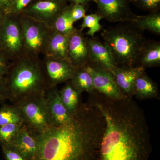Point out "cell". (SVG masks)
<instances>
[{
	"label": "cell",
	"instance_id": "6da1fadb",
	"mask_svg": "<svg viewBox=\"0 0 160 160\" xmlns=\"http://www.w3.org/2000/svg\"><path fill=\"white\" fill-rule=\"evenodd\" d=\"M89 94L106 122L96 160H149V128L143 110L132 97L111 98L95 90Z\"/></svg>",
	"mask_w": 160,
	"mask_h": 160
},
{
	"label": "cell",
	"instance_id": "7a4b0ae2",
	"mask_svg": "<svg viewBox=\"0 0 160 160\" xmlns=\"http://www.w3.org/2000/svg\"><path fill=\"white\" fill-rule=\"evenodd\" d=\"M106 122L91 101L80 103L69 122L36 132L33 160H96Z\"/></svg>",
	"mask_w": 160,
	"mask_h": 160
},
{
	"label": "cell",
	"instance_id": "3957f363",
	"mask_svg": "<svg viewBox=\"0 0 160 160\" xmlns=\"http://www.w3.org/2000/svg\"><path fill=\"white\" fill-rule=\"evenodd\" d=\"M8 100L14 102L49 88L42 60L22 55L12 60L5 75Z\"/></svg>",
	"mask_w": 160,
	"mask_h": 160
},
{
	"label": "cell",
	"instance_id": "277c9868",
	"mask_svg": "<svg viewBox=\"0 0 160 160\" xmlns=\"http://www.w3.org/2000/svg\"><path fill=\"white\" fill-rule=\"evenodd\" d=\"M101 36L111 50L117 66H136L147 40L143 32L133 23L123 22L110 26L103 30Z\"/></svg>",
	"mask_w": 160,
	"mask_h": 160
},
{
	"label": "cell",
	"instance_id": "5b68a950",
	"mask_svg": "<svg viewBox=\"0 0 160 160\" xmlns=\"http://www.w3.org/2000/svg\"><path fill=\"white\" fill-rule=\"evenodd\" d=\"M13 103L22 112L25 123L36 132H41L52 126L45 93L29 96Z\"/></svg>",
	"mask_w": 160,
	"mask_h": 160
},
{
	"label": "cell",
	"instance_id": "8992f818",
	"mask_svg": "<svg viewBox=\"0 0 160 160\" xmlns=\"http://www.w3.org/2000/svg\"><path fill=\"white\" fill-rule=\"evenodd\" d=\"M23 32L22 55L40 58L44 54L52 29L44 23L22 14Z\"/></svg>",
	"mask_w": 160,
	"mask_h": 160
},
{
	"label": "cell",
	"instance_id": "52a82bcc",
	"mask_svg": "<svg viewBox=\"0 0 160 160\" xmlns=\"http://www.w3.org/2000/svg\"><path fill=\"white\" fill-rule=\"evenodd\" d=\"M22 14H6L0 27V41L3 50L12 61L22 55Z\"/></svg>",
	"mask_w": 160,
	"mask_h": 160
},
{
	"label": "cell",
	"instance_id": "ba28073f",
	"mask_svg": "<svg viewBox=\"0 0 160 160\" xmlns=\"http://www.w3.org/2000/svg\"><path fill=\"white\" fill-rule=\"evenodd\" d=\"M67 0H36L22 14L52 28L57 18L68 6Z\"/></svg>",
	"mask_w": 160,
	"mask_h": 160
},
{
	"label": "cell",
	"instance_id": "9c48e42d",
	"mask_svg": "<svg viewBox=\"0 0 160 160\" xmlns=\"http://www.w3.org/2000/svg\"><path fill=\"white\" fill-rule=\"evenodd\" d=\"M97 13L111 23L134 22L137 15L132 12L130 0H94Z\"/></svg>",
	"mask_w": 160,
	"mask_h": 160
},
{
	"label": "cell",
	"instance_id": "30bf717a",
	"mask_svg": "<svg viewBox=\"0 0 160 160\" xmlns=\"http://www.w3.org/2000/svg\"><path fill=\"white\" fill-rule=\"evenodd\" d=\"M84 67L91 75L95 90L111 98L120 99L125 96L111 72L90 63Z\"/></svg>",
	"mask_w": 160,
	"mask_h": 160
},
{
	"label": "cell",
	"instance_id": "8fae6325",
	"mask_svg": "<svg viewBox=\"0 0 160 160\" xmlns=\"http://www.w3.org/2000/svg\"><path fill=\"white\" fill-rule=\"evenodd\" d=\"M42 61L49 87L69 82L76 69L67 60L44 57Z\"/></svg>",
	"mask_w": 160,
	"mask_h": 160
},
{
	"label": "cell",
	"instance_id": "7c38bea8",
	"mask_svg": "<svg viewBox=\"0 0 160 160\" xmlns=\"http://www.w3.org/2000/svg\"><path fill=\"white\" fill-rule=\"evenodd\" d=\"M67 60L75 68H82L89 63V50L87 37L77 29L69 37Z\"/></svg>",
	"mask_w": 160,
	"mask_h": 160
},
{
	"label": "cell",
	"instance_id": "4fadbf2b",
	"mask_svg": "<svg viewBox=\"0 0 160 160\" xmlns=\"http://www.w3.org/2000/svg\"><path fill=\"white\" fill-rule=\"evenodd\" d=\"M89 50V63L102 67L113 73L116 68L113 56L106 42L98 38L87 37Z\"/></svg>",
	"mask_w": 160,
	"mask_h": 160
},
{
	"label": "cell",
	"instance_id": "5bb4252c",
	"mask_svg": "<svg viewBox=\"0 0 160 160\" xmlns=\"http://www.w3.org/2000/svg\"><path fill=\"white\" fill-rule=\"evenodd\" d=\"M45 98L52 126H61L70 122L72 115L63 104L57 86L49 87L45 93Z\"/></svg>",
	"mask_w": 160,
	"mask_h": 160
},
{
	"label": "cell",
	"instance_id": "9a60e30c",
	"mask_svg": "<svg viewBox=\"0 0 160 160\" xmlns=\"http://www.w3.org/2000/svg\"><path fill=\"white\" fill-rule=\"evenodd\" d=\"M145 72V68L142 66H117L112 74L123 94L132 97L134 95L136 80Z\"/></svg>",
	"mask_w": 160,
	"mask_h": 160
},
{
	"label": "cell",
	"instance_id": "2e32d148",
	"mask_svg": "<svg viewBox=\"0 0 160 160\" xmlns=\"http://www.w3.org/2000/svg\"><path fill=\"white\" fill-rule=\"evenodd\" d=\"M36 132L25 123L13 144L15 149L27 160H33L38 150Z\"/></svg>",
	"mask_w": 160,
	"mask_h": 160
},
{
	"label": "cell",
	"instance_id": "e0dca14e",
	"mask_svg": "<svg viewBox=\"0 0 160 160\" xmlns=\"http://www.w3.org/2000/svg\"><path fill=\"white\" fill-rule=\"evenodd\" d=\"M69 39V37L52 29L43 55L46 57L67 60Z\"/></svg>",
	"mask_w": 160,
	"mask_h": 160
},
{
	"label": "cell",
	"instance_id": "ac0fdd59",
	"mask_svg": "<svg viewBox=\"0 0 160 160\" xmlns=\"http://www.w3.org/2000/svg\"><path fill=\"white\" fill-rule=\"evenodd\" d=\"M160 65V42L146 40L138 57L136 66L158 67Z\"/></svg>",
	"mask_w": 160,
	"mask_h": 160
},
{
	"label": "cell",
	"instance_id": "d6986e66",
	"mask_svg": "<svg viewBox=\"0 0 160 160\" xmlns=\"http://www.w3.org/2000/svg\"><path fill=\"white\" fill-rule=\"evenodd\" d=\"M158 88L154 81L143 73L136 80L134 95L139 99L150 98L157 96Z\"/></svg>",
	"mask_w": 160,
	"mask_h": 160
},
{
	"label": "cell",
	"instance_id": "ffe728a7",
	"mask_svg": "<svg viewBox=\"0 0 160 160\" xmlns=\"http://www.w3.org/2000/svg\"><path fill=\"white\" fill-rule=\"evenodd\" d=\"M60 98L68 112L72 115L80 105L81 93L67 82L61 90H59Z\"/></svg>",
	"mask_w": 160,
	"mask_h": 160
},
{
	"label": "cell",
	"instance_id": "44dd1931",
	"mask_svg": "<svg viewBox=\"0 0 160 160\" xmlns=\"http://www.w3.org/2000/svg\"><path fill=\"white\" fill-rule=\"evenodd\" d=\"M71 7V4L68 5L55 20L51 28L54 31L68 37L77 29L74 27L75 22L72 18Z\"/></svg>",
	"mask_w": 160,
	"mask_h": 160
},
{
	"label": "cell",
	"instance_id": "7402d4cb",
	"mask_svg": "<svg viewBox=\"0 0 160 160\" xmlns=\"http://www.w3.org/2000/svg\"><path fill=\"white\" fill-rule=\"evenodd\" d=\"M132 23L143 32L148 30L158 35H160V12H149L144 16L137 15Z\"/></svg>",
	"mask_w": 160,
	"mask_h": 160
},
{
	"label": "cell",
	"instance_id": "603a6c76",
	"mask_svg": "<svg viewBox=\"0 0 160 160\" xmlns=\"http://www.w3.org/2000/svg\"><path fill=\"white\" fill-rule=\"evenodd\" d=\"M69 82L81 93L87 92L91 93L95 91L91 75L84 67L76 69Z\"/></svg>",
	"mask_w": 160,
	"mask_h": 160
},
{
	"label": "cell",
	"instance_id": "cb8c5ba5",
	"mask_svg": "<svg viewBox=\"0 0 160 160\" xmlns=\"http://www.w3.org/2000/svg\"><path fill=\"white\" fill-rule=\"evenodd\" d=\"M22 112L14 104L0 107V126L10 124H25Z\"/></svg>",
	"mask_w": 160,
	"mask_h": 160
},
{
	"label": "cell",
	"instance_id": "d4e9b609",
	"mask_svg": "<svg viewBox=\"0 0 160 160\" xmlns=\"http://www.w3.org/2000/svg\"><path fill=\"white\" fill-rule=\"evenodd\" d=\"M23 124H10L0 126V145L2 147L13 148L15 140Z\"/></svg>",
	"mask_w": 160,
	"mask_h": 160
},
{
	"label": "cell",
	"instance_id": "484cf974",
	"mask_svg": "<svg viewBox=\"0 0 160 160\" xmlns=\"http://www.w3.org/2000/svg\"><path fill=\"white\" fill-rule=\"evenodd\" d=\"M83 19V22L79 29L83 31L86 28H89V30L86 34L89 37H94L96 33L102 29L100 21L103 18L98 13L86 15Z\"/></svg>",
	"mask_w": 160,
	"mask_h": 160
},
{
	"label": "cell",
	"instance_id": "4316f807",
	"mask_svg": "<svg viewBox=\"0 0 160 160\" xmlns=\"http://www.w3.org/2000/svg\"><path fill=\"white\" fill-rule=\"evenodd\" d=\"M139 9L149 12H160V0H130Z\"/></svg>",
	"mask_w": 160,
	"mask_h": 160
},
{
	"label": "cell",
	"instance_id": "83f0119b",
	"mask_svg": "<svg viewBox=\"0 0 160 160\" xmlns=\"http://www.w3.org/2000/svg\"><path fill=\"white\" fill-rule=\"evenodd\" d=\"M36 0H12L7 14H22L23 12Z\"/></svg>",
	"mask_w": 160,
	"mask_h": 160
},
{
	"label": "cell",
	"instance_id": "f1b7e54d",
	"mask_svg": "<svg viewBox=\"0 0 160 160\" xmlns=\"http://www.w3.org/2000/svg\"><path fill=\"white\" fill-rule=\"evenodd\" d=\"M86 8L81 4H72L71 16L74 22L83 19L86 15Z\"/></svg>",
	"mask_w": 160,
	"mask_h": 160
},
{
	"label": "cell",
	"instance_id": "f546056e",
	"mask_svg": "<svg viewBox=\"0 0 160 160\" xmlns=\"http://www.w3.org/2000/svg\"><path fill=\"white\" fill-rule=\"evenodd\" d=\"M12 61L11 58L4 50L0 52V78L6 75Z\"/></svg>",
	"mask_w": 160,
	"mask_h": 160
},
{
	"label": "cell",
	"instance_id": "4dcf8cb0",
	"mask_svg": "<svg viewBox=\"0 0 160 160\" xmlns=\"http://www.w3.org/2000/svg\"><path fill=\"white\" fill-rule=\"evenodd\" d=\"M2 147L6 160H27L13 148Z\"/></svg>",
	"mask_w": 160,
	"mask_h": 160
},
{
	"label": "cell",
	"instance_id": "1f68e13d",
	"mask_svg": "<svg viewBox=\"0 0 160 160\" xmlns=\"http://www.w3.org/2000/svg\"><path fill=\"white\" fill-rule=\"evenodd\" d=\"M8 99L6 81L5 76L0 78V103L3 102Z\"/></svg>",
	"mask_w": 160,
	"mask_h": 160
},
{
	"label": "cell",
	"instance_id": "d6a6232c",
	"mask_svg": "<svg viewBox=\"0 0 160 160\" xmlns=\"http://www.w3.org/2000/svg\"><path fill=\"white\" fill-rule=\"evenodd\" d=\"M12 0H0V9L7 14Z\"/></svg>",
	"mask_w": 160,
	"mask_h": 160
},
{
	"label": "cell",
	"instance_id": "836d02e7",
	"mask_svg": "<svg viewBox=\"0 0 160 160\" xmlns=\"http://www.w3.org/2000/svg\"><path fill=\"white\" fill-rule=\"evenodd\" d=\"M72 4H81L86 7L91 2H94V0H67Z\"/></svg>",
	"mask_w": 160,
	"mask_h": 160
},
{
	"label": "cell",
	"instance_id": "e575fe53",
	"mask_svg": "<svg viewBox=\"0 0 160 160\" xmlns=\"http://www.w3.org/2000/svg\"><path fill=\"white\" fill-rule=\"evenodd\" d=\"M6 12L2 9H0V27L2 24L4 19L6 15Z\"/></svg>",
	"mask_w": 160,
	"mask_h": 160
},
{
	"label": "cell",
	"instance_id": "d590c367",
	"mask_svg": "<svg viewBox=\"0 0 160 160\" xmlns=\"http://www.w3.org/2000/svg\"><path fill=\"white\" fill-rule=\"evenodd\" d=\"M3 50L2 46V43H1V41H0V52L3 51Z\"/></svg>",
	"mask_w": 160,
	"mask_h": 160
}]
</instances>
